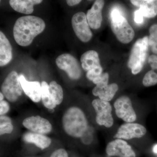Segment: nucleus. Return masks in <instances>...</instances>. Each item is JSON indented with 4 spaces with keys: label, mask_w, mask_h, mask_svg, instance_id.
Returning a JSON list of instances; mask_svg holds the SVG:
<instances>
[{
    "label": "nucleus",
    "mask_w": 157,
    "mask_h": 157,
    "mask_svg": "<svg viewBox=\"0 0 157 157\" xmlns=\"http://www.w3.org/2000/svg\"><path fill=\"white\" fill-rule=\"evenodd\" d=\"M45 28L44 21L37 16H22L16 20L13 27V36L17 44L20 46H29Z\"/></svg>",
    "instance_id": "nucleus-1"
},
{
    "label": "nucleus",
    "mask_w": 157,
    "mask_h": 157,
    "mask_svg": "<svg viewBox=\"0 0 157 157\" xmlns=\"http://www.w3.org/2000/svg\"><path fill=\"white\" fill-rule=\"evenodd\" d=\"M62 124L66 133L76 138L83 137L89 129L85 114L76 107H70L66 110L62 118Z\"/></svg>",
    "instance_id": "nucleus-2"
},
{
    "label": "nucleus",
    "mask_w": 157,
    "mask_h": 157,
    "mask_svg": "<svg viewBox=\"0 0 157 157\" xmlns=\"http://www.w3.org/2000/svg\"><path fill=\"white\" fill-rule=\"evenodd\" d=\"M110 18L111 28L118 40L124 44L131 42L135 36V32L118 9H112Z\"/></svg>",
    "instance_id": "nucleus-3"
},
{
    "label": "nucleus",
    "mask_w": 157,
    "mask_h": 157,
    "mask_svg": "<svg viewBox=\"0 0 157 157\" xmlns=\"http://www.w3.org/2000/svg\"><path fill=\"white\" fill-rule=\"evenodd\" d=\"M148 45L147 36L137 39L133 45L128 60V66L134 75L138 74L142 70L146 60Z\"/></svg>",
    "instance_id": "nucleus-4"
},
{
    "label": "nucleus",
    "mask_w": 157,
    "mask_h": 157,
    "mask_svg": "<svg viewBox=\"0 0 157 157\" xmlns=\"http://www.w3.org/2000/svg\"><path fill=\"white\" fill-rule=\"evenodd\" d=\"M2 93L8 101L15 102L22 94V88L19 76L16 71H11L5 78L2 86Z\"/></svg>",
    "instance_id": "nucleus-5"
},
{
    "label": "nucleus",
    "mask_w": 157,
    "mask_h": 157,
    "mask_svg": "<svg viewBox=\"0 0 157 157\" xmlns=\"http://www.w3.org/2000/svg\"><path fill=\"white\" fill-rule=\"evenodd\" d=\"M92 106L96 113L97 124L109 128L113 125V119L112 114V107L109 102L96 99L92 101Z\"/></svg>",
    "instance_id": "nucleus-6"
},
{
    "label": "nucleus",
    "mask_w": 157,
    "mask_h": 157,
    "mask_svg": "<svg viewBox=\"0 0 157 157\" xmlns=\"http://www.w3.org/2000/svg\"><path fill=\"white\" fill-rule=\"evenodd\" d=\"M57 67L67 74L71 79L77 80L82 75V70L77 60L70 54L59 56L56 59Z\"/></svg>",
    "instance_id": "nucleus-7"
},
{
    "label": "nucleus",
    "mask_w": 157,
    "mask_h": 157,
    "mask_svg": "<svg viewBox=\"0 0 157 157\" xmlns=\"http://www.w3.org/2000/svg\"><path fill=\"white\" fill-rule=\"evenodd\" d=\"M71 22L73 31L79 40L83 42H89L93 34L86 14L83 12H77L73 15Z\"/></svg>",
    "instance_id": "nucleus-8"
},
{
    "label": "nucleus",
    "mask_w": 157,
    "mask_h": 157,
    "mask_svg": "<svg viewBox=\"0 0 157 157\" xmlns=\"http://www.w3.org/2000/svg\"><path fill=\"white\" fill-rule=\"evenodd\" d=\"M115 113L118 117L126 123H133L137 119V115L133 108L131 99L123 96L114 102Z\"/></svg>",
    "instance_id": "nucleus-9"
},
{
    "label": "nucleus",
    "mask_w": 157,
    "mask_h": 157,
    "mask_svg": "<svg viewBox=\"0 0 157 157\" xmlns=\"http://www.w3.org/2000/svg\"><path fill=\"white\" fill-rule=\"evenodd\" d=\"M146 128L140 124L126 123L118 129L114 138L122 140H131L143 137L146 134Z\"/></svg>",
    "instance_id": "nucleus-10"
},
{
    "label": "nucleus",
    "mask_w": 157,
    "mask_h": 157,
    "mask_svg": "<svg viewBox=\"0 0 157 157\" xmlns=\"http://www.w3.org/2000/svg\"><path fill=\"white\" fill-rule=\"evenodd\" d=\"M23 125L31 132L45 135L50 133L52 126L50 122L39 116L26 118L23 121Z\"/></svg>",
    "instance_id": "nucleus-11"
},
{
    "label": "nucleus",
    "mask_w": 157,
    "mask_h": 157,
    "mask_svg": "<svg viewBox=\"0 0 157 157\" xmlns=\"http://www.w3.org/2000/svg\"><path fill=\"white\" fill-rule=\"evenodd\" d=\"M106 152L109 156L136 157L135 152L132 147L122 139H115L108 143L106 147Z\"/></svg>",
    "instance_id": "nucleus-12"
},
{
    "label": "nucleus",
    "mask_w": 157,
    "mask_h": 157,
    "mask_svg": "<svg viewBox=\"0 0 157 157\" xmlns=\"http://www.w3.org/2000/svg\"><path fill=\"white\" fill-rule=\"evenodd\" d=\"M19 79L23 90L32 101L38 103L42 100V87L38 81H28L22 74L19 75Z\"/></svg>",
    "instance_id": "nucleus-13"
},
{
    "label": "nucleus",
    "mask_w": 157,
    "mask_h": 157,
    "mask_svg": "<svg viewBox=\"0 0 157 157\" xmlns=\"http://www.w3.org/2000/svg\"><path fill=\"white\" fill-rule=\"evenodd\" d=\"M104 5V1L98 0L94 2L92 7L88 10L86 17L90 27L93 29H98L102 23V11Z\"/></svg>",
    "instance_id": "nucleus-14"
},
{
    "label": "nucleus",
    "mask_w": 157,
    "mask_h": 157,
    "mask_svg": "<svg viewBox=\"0 0 157 157\" xmlns=\"http://www.w3.org/2000/svg\"><path fill=\"white\" fill-rule=\"evenodd\" d=\"M131 2L140 8L144 17L153 18L157 15V0H132Z\"/></svg>",
    "instance_id": "nucleus-15"
},
{
    "label": "nucleus",
    "mask_w": 157,
    "mask_h": 157,
    "mask_svg": "<svg viewBox=\"0 0 157 157\" xmlns=\"http://www.w3.org/2000/svg\"><path fill=\"white\" fill-rule=\"evenodd\" d=\"M80 61L82 69L87 72L102 67L98 54L94 50L88 51L83 53Z\"/></svg>",
    "instance_id": "nucleus-16"
},
{
    "label": "nucleus",
    "mask_w": 157,
    "mask_h": 157,
    "mask_svg": "<svg viewBox=\"0 0 157 157\" xmlns=\"http://www.w3.org/2000/svg\"><path fill=\"white\" fill-rule=\"evenodd\" d=\"M12 46L2 31L0 32V66L9 64L12 59Z\"/></svg>",
    "instance_id": "nucleus-17"
},
{
    "label": "nucleus",
    "mask_w": 157,
    "mask_h": 157,
    "mask_svg": "<svg viewBox=\"0 0 157 157\" xmlns=\"http://www.w3.org/2000/svg\"><path fill=\"white\" fill-rule=\"evenodd\" d=\"M42 0H10L9 4L14 11L26 14H32L34 6L42 3Z\"/></svg>",
    "instance_id": "nucleus-18"
},
{
    "label": "nucleus",
    "mask_w": 157,
    "mask_h": 157,
    "mask_svg": "<svg viewBox=\"0 0 157 157\" xmlns=\"http://www.w3.org/2000/svg\"><path fill=\"white\" fill-rule=\"evenodd\" d=\"M25 142L35 144L39 148L44 149L48 147L51 144V139L46 135L33 132H27L23 136Z\"/></svg>",
    "instance_id": "nucleus-19"
},
{
    "label": "nucleus",
    "mask_w": 157,
    "mask_h": 157,
    "mask_svg": "<svg viewBox=\"0 0 157 157\" xmlns=\"http://www.w3.org/2000/svg\"><path fill=\"white\" fill-rule=\"evenodd\" d=\"M118 90L117 84L113 83L104 86H96L93 89L92 93L94 96L99 97L101 100L109 102L112 100Z\"/></svg>",
    "instance_id": "nucleus-20"
},
{
    "label": "nucleus",
    "mask_w": 157,
    "mask_h": 157,
    "mask_svg": "<svg viewBox=\"0 0 157 157\" xmlns=\"http://www.w3.org/2000/svg\"><path fill=\"white\" fill-rule=\"evenodd\" d=\"M42 100L43 105L47 109H53L56 107V104L49 91V85L45 81H42Z\"/></svg>",
    "instance_id": "nucleus-21"
},
{
    "label": "nucleus",
    "mask_w": 157,
    "mask_h": 157,
    "mask_svg": "<svg viewBox=\"0 0 157 157\" xmlns=\"http://www.w3.org/2000/svg\"><path fill=\"white\" fill-rule=\"evenodd\" d=\"M49 91L56 105L61 104L63 100V88L56 82H51L49 85Z\"/></svg>",
    "instance_id": "nucleus-22"
},
{
    "label": "nucleus",
    "mask_w": 157,
    "mask_h": 157,
    "mask_svg": "<svg viewBox=\"0 0 157 157\" xmlns=\"http://www.w3.org/2000/svg\"><path fill=\"white\" fill-rule=\"evenodd\" d=\"M13 126L12 121L9 117L2 115L0 117V134H11L13 132Z\"/></svg>",
    "instance_id": "nucleus-23"
},
{
    "label": "nucleus",
    "mask_w": 157,
    "mask_h": 157,
    "mask_svg": "<svg viewBox=\"0 0 157 157\" xmlns=\"http://www.w3.org/2000/svg\"><path fill=\"white\" fill-rule=\"evenodd\" d=\"M142 83L145 87H150L157 84V72L151 70L147 72L144 77Z\"/></svg>",
    "instance_id": "nucleus-24"
},
{
    "label": "nucleus",
    "mask_w": 157,
    "mask_h": 157,
    "mask_svg": "<svg viewBox=\"0 0 157 157\" xmlns=\"http://www.w3.org/2000/svg\"><path fill=\"white\" fill-rule=\"evenodd\" d=\"M109 75L108 73H103L100 76L93 80V83L99 86H104L108 85Z\"/></svg>",
    "instance_id": "nucleus-25"
},
{
    "label": "nucleus",
    "mask_w": 157,
    "mask_h": 157,
    "mask_svg": "<svg viewBox=\"0 0 157 157\" xmlns=\"http://www.w3.org/2000/svg\"><path fill=\"white\" fill-rule=\"evenodd\" d=\"M10 109V106L9 103L6 101H3L0 102V115H5L8 112Z\"/></svg>",
    "instance_id": "nucleus-26"
},
{
    "label": "nucleus",
    "mask_w": 157,
    "mask_h": 157,
    "mask_svg": "<svg viewBox=\"0 0 157 157\" xmlns=\"http://www.w3.org/2000/svg\"><path fill=\"white\" fill-rule=\"evenodd\" d=\"M50 157H68V155L65 149L60 148L54 151Z\"/></svg>",
    "instance_id": "nucleus-27"
},
{
    "label": "nucleus",
    "mask_w": 157,
    "mask_h": 157,
    "mask_svg": "<svg viewBox=\"0 0 157 157\" xmlns=\"http://www.w3.org/2000/svg\"><path fill=\"white\" fill-rule=\"evenodd\" d=\"M148 63L151 67L152 70L157 71V56L152 55L148 59Z\"/></svg>",
    "instance_id": "nucleus-28"
},
{
    "label": "nucleus",
    "mask_w": 157,
    "mask_h": 157,
    "mask_svg": "<svg viewBox=\"0 0 157 157\" xmlns=\"http://www.w3.org/2000/svg\"><path fill=\"white\" fill-rule=\"evenodd\" d=\"M143 15L140 12V10H137L135 13V21L138 24L142 23L143 21Z\"/></svg>",
    "instance_id": "nucleus-29"
},
{
    "label": "nucleus",
    "mask_w": 157,
    "mask_h": 157,
    "mask_svg": "<svg viewBox=\"0 0 157 157\" xmlns=\"http://www.w3.org/2000/svg\"><path fill=\"white\" fill-rule=\"evenodd\" d=\"M150 35L157 36V24L153 25L150 28Z\"/></svg>",
    "instance_id": "nucleus-30"
},
{
    "label": "nucleus",
    "mask_w": 157,
    "mask_h": 157,
    "mask_svg": "<svg viewBox=\"0 0 157 157\" xmlns=\"http://www.w3.org/2000/svg\"><path fill=\"white\" fill-rule=\"evenodd\" d=\"M82 2L81 0H67V4L70 6H76Z\"/></svg>",
    "instance_id": "nucleus-31"
},
{
    "label": "nucleus",
    "mask_w": 157,
    "mask_h": 157,
    "mask_svg": "<svg viewBox=\"0 0 157 157\" xmlns=\"http://www.w3.org/2000/svg\"><path fill=\"white\" fill-rule=\"evenodd\" d=\"M152 52L155 54H157V41L154 44L151 46Z\"/></svg>",
    "instance_id": "nucleus-32"
},
{
    "label": "nucleus",
    "mask_w": 157,
    "mask_h": 157,
    "mask_svg": "<svg viewBox=\"0 0 157 157\" xmlns=\"http://www.w3.org/2000/svg\"><path fill=\"white\" fill-rule=\"evenodd\" d=\"M153 151L155 153L157 154V144H155L154 146L153 147Z\"/></svg>",
    "instance_id": "nucleus-33"
},
{
    "label": "nucleus",
    "mask_w": 157,
    "mask_h": 157,
    "mask_svg": "<svg viewBox=\"0 0 157 157\" xmlns=\"http://www.w3.org/2000/svg\"><path fill=\"white\" fill-rule=\"evenodd\" d=\"M4 97H5V96H4L2 93H0V101H2L4 100Z\"/></svg>",
    "instance_id": "nucleus-34"
}]
</instances>
